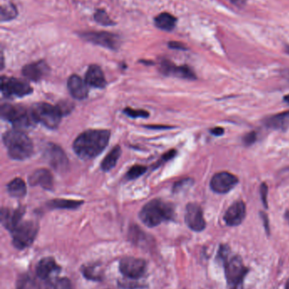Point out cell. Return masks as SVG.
Here are the masks:
<instances>
[{
    "label": "cell",
    "instance_id": "obj_6",
    "mask_svg": "<svg viewBox=\"0 0 289 289\" xmlns=\"http://www.w3.org/2000/svg\"><path fill=\"white\" fill-rule=\"evenodd\" d=\"M35 121L39 122L49 129H56L61 120V113L57 106L41 102L33 105L31 109Z\"/></svg>",
    "mask_w": 289,
    "mask_h": 289
},
{
    "label": "cell",
    "instance_id": "obj_19",
    "mask_svg": "<svg viewBox=\"0 0 289 289\" xmlns=\"http://www.w3.org/2000/svg\"><path fill=\"white\" fill-rule=\"evenodd\" d=\"M67 87L71 95L76 99H85L89 95L88 84L80 76L76 75H73L69 78Z\"/></svg>",
    "mask_w": 289,
    "mask_h": 289
},
{
    "label": "cell",
    "instance_id": "obj_41",
    "mask_svg": "<svg viewBox=\"0 0 289 289\" xmlns=\"http://www.w3.org/2000/svg\"><path fill=\"white\" fill-rule=\"evenodd\" d=\"M260 216L262 218L263 223H264V226H265V230H266L267 233H270V226H269V220H268V216H267L266 214L264 213V212H260Z\"/></svg>",
    "mask_w": 289,
    "mask_h": 289
},
{
    "label": "cell",
    "instance_id": "obj_37",
    "mask_svg": "<svg viewBox=\"0 0 289 289\" xmlns=\"http://www.w3.org/2000/svg\"><path fill=\"white\" fill-rule=\"evenodd\" d=\"M260 197H261L264 207L267 208L268 207V199H267L268 198V187L265 183H263L262 185H260Z\"/></svg>",
    "mask_w": 289,
    "mask_h": 289
},
{
    "label": "cell",
    "instance_id": "obj_43",
    "mask_svg": "<svg viewBox=\"0 0 289 289\" xmlns=\"http://www.w3.org/2000/svg\"><path fill=\"white\" fill-rule=\"evenodd\" d=\"M231 2L233 3V5H236L237 7H243L246 5V1L247 0H230Z\"/></svg>",
    "mask_w": 289,
    "mask_h": 289
},
{
    "label": "cell",
    "instance_id": "obj_8",
    "mask_svg": "<svg viewBox=\"0 0 289 289\" xmlns=\"http://www.w3.org/2000/svg\"><path fill=\"white\" fill-rule=\"evenodd\" d=\"M119 269L124 277L129 279L138 280L147 272V262L140 258L129 256L120 260Z\"/></svg>",
    "mask_w": 289,
    "mask_h": 289
},
{
    "label": "cell",
    "instance_id": "obj_11",
    "mask_svg": "<svg viewBox=\"0 0 289 289\" xmlns=\"http://www.w3.org/2000/svg\"><path fill=\"white\" fill-rule=\"evenodd\" d=\"M1 91L6 97H23L32 93V88L24 80L3 76L1 79Z\"/></svg>",
    "mask_w": 289,
    "mask_h": 289
},
{
    "label": "cell",
    "instance_id": "obj_35",
    "mask_svg": "<svg viewBox=\"0 0 289 289\" xmlns=\"http://www.w3.org/2000/svg\"><path fill=\"white\" fill-rule=\"evenodd\" d=\"M57 107L59 108V111L61 113L62 115H68V113L71 112L73 108V105L71 102H61L57 105Z\"/></svg>",
    "mask_w": 289,
    "mask_h": 289
},
{
    "label": "cell",
    "instance_id": "obj_30",
    "mask_svg": "<svg viewBox=\"0 0 289 289\" xmlns=\"http://www.w3.org/2000/svg\"><path fill=\"white\" fill-rule=\"evenodd\" d=\"M17 15V10L12 4L2 5L1 6V21H7L15 19Z\"/></svg>",
    "mask_w": 289,
    "mask_h": 289
},
{
    "label": "cell",
    "instance_id": "obj_14",
    "mask_svg": "<svg viewBox=\"0 0 289 289\" xmlns=\"http://www.w3.org/2000/svg\"><path fill=\"white\" fill-rule=\"evenodd\" d=\"M160 71L164 76H172L186 80H196V75L188 65H175L169 60H163L160 63Z\"/></svg>",
    "mask_w": 289,
    "mask_h": 289
},
{
    "label": "cell",
    "instance_id": "obj_25",
    "mask_svg": "<svg viewBox=\"0 0 289 289\" xmlns=\"http://www.w3.org/2000/svg\"><path fill=\"white\" fill-rule=\"evenodd\" d=\"M120 154H121V149H120V146H115L110 151V153L106 155L103 162L101 163V168L104 171H106V172L111 171L116 165V163H117L118 160L120 158Z\"/></svg>",
    "mask_w": 289,
    "mask_h": 289
},
{
    "label": "cell",
    "instance_id": "obj_38",
    "mask_svg": "<svg viewBox=\"0 0 289 289\" xmlns=\"http://www.w3.org/2000/svg\"><path fill=\"white\" fill-rule=\"evenodd\" d=\"M119 286L122 288L125 289H137V288H142V286L138 284L137 282H119Z\"/></svg>",
    "mask_w": 289,
    "mask_h": 289
},
{
    "label": "cell",
    "instance_id": "obj_24",
    "mask_svg": "<svg viewBox=\"0 0 289 289\" xmlns=\"http://www.w3.org/2000/svg\"><path fill=\"white\" fill-rule=\"evenodd\" d=\"M7 190L11 196L22 198L27 194V185L23 179L16 177L8 184Z\"/></svg>",
    "mask_w": 289,
    "mask_h": 289
},
{
    "label": "cell",
    "instance_id": "obj_39",
    "mask_svg": "<svg viewBox=\"0 0 289 289\" xmlns=\"http://www.w3.org/2000/svg\"><path fill=\"white\" fill-rule=\"evenodd\" d=\"M176 155H177V151L175 150H171V151H168L164 155H162L161 159L159 161V165H160L162 163H167L168 161L172 160V158H174Z\"/></svg>",
    "mask_w": 289,
    "mask_h": 289
},
{
    "label": "cell",
    "instance_id": "obj_3",
    "mask_svg": "<svg viewBox=\"0 0 289 289\" xmlns=\"http://www.w3.org/2000/svg\"><path fill=\"white\" fill-rule=\"evenodd\" d=\"M3 141L10 158L14 160H25L33 152L31 139L20 129H14L5 132L3 136Z\"/></svg>",
    "mask_w": 289,
    "mask_h": 289
},
{
    "label": "cell",
    "instance_id": "obj_18",
    "mask_svg": "<svg viewBox=\"0 0 289 289\" xmlns=\"http://www.w3.org/2000/svg\"><path fill=\"white\" fill-rule=\"evenodd\" d=\"M61 268L53 257H45L37 263L36 274L40 279L49 280L52 275L60 272Z\"/></svg>",
    "mask_w": 289,
    "mask_h": 289
},
{
    "label": "cell",
    "instance_id": "obj_34",
    "mask_svg": "<svg viewBox=\"0 0 289 289\" xmlns=\"http://www.w3.org/2000/svg\"><path fill=\"white\" fill-rule=\"evenodd\" d=\"M193 184H194V180H192V179H186V180H181V181H179V182L175 184L174 187H173V191L175 193H178L179 191H181L183 189L190 187Z\"/></svg>",
    "mask_w": 289,
    "mask_h": 289
},
{
    "label": "cell",
    "instance_id": "obj_49",
    "mask_svg": "<svg viewBox=\"0 0 289 289\" xmlns=\"http://www.w3.org/2000/svg\"><path fill=\"white\" fill-rule=\"evenodd\" d=\"M288 80H289V72H288Z\"/></svg>",
    "mask_w": 289,
    "mask_h": 289
},
{
    "label": "cell",
    "instance_id": "obj_12",
    "mask_svg": "<svg viewBox=\"0 0 289 289\" xmlns=\"http://www.w3.org/2000/svg\"><path fill=\"white\" fill-rule=\"evenodd\" d=\"M238 183V179L233 173L220 172L214 175L211 180V190L217 194H225L233 190Z\"/></svg>",
    "mask_w": 289,
    "mask_h": 289
},
{
    "label": "cell",
    "instance_id": "obj_20",
    "mask_svg": "<svg viewBox=\"0 0 289 289\" xmlns=\"http://www.w3.org/2000/svg\"><path fill=\"white\" fill-rule=\"evenodd\" d=\"M29 184L32 186H41L45 190H52L54 185L53 175L48 169L40 168L31 174Z\"/></svg>",
    "mask_w": 289,
    "mask_h": 289
},
{
    "label": "cell",
    "instance_id": "obj_22",
    "mask_svg": "<svg viewBox=\"0 0 289 289\" xmlns=\"http://www.w3.org/2000/svg\"><path fill=\"white\" fill-rule=\"evenodd\" d=\"M263 123L269 129L286 130L289 126V111L267 117Z\"/></svg>",
    "mask_w": 289,
    "mask_h": 289
},
{
    "label": "cell",
    "instance_id": "obj_47",
    "mask_svg": "<svg viewBox=\"0 0 289 289\" xmlns=\"http://www.w3.org/2000/svg\"><path fill=\"white\" fill-rule=\"evenodd\" d=\"M286 289H289V282H287V286H286Z\"/></svg>",
    "mask_w": 289,
    "mask_h": 289
},
{
    "label": "cell",
    "instance_id": "obj_4",
    "mask_svg": "<svg viewBox=\"0 0 289 289\" xmlns=\"http://www.w3.org/2000/svg\"><path fill=\"white\" fill-rule=\"evenodd\" d=\"M220 253L221 260L225 265V277L228 284L232 288L235 289L247 273V268H245L243 260L239 256L228 258V249L226 246H221Z\"/></svg>",
    "mask_w": 289,
    "mask_h": 289
},
{
    "label": "cell",
    "instance_id": "obj_5",
    "mask_svg": "<svg viewBox=\"0 0 289 289\" xmlns=\"http://www.w3.org/2000/svg\"><path fill=\"white\" fill-rule=\"evenodd\" d=\"M1 117L2 119L10 122L14 125L15 129H27L32 126L35 121L34 118L32 116L31 111L28 112L25 107L22 106H15V105L3 104L1 106Z\"/></svg>",
    "mask_w": 289,
    "mask_h": 289
},
{
    "label": "cell",
    "instance_id": "obj_17",
    "mask_svg": "<svg viewBox=\"0 0 289 289\" xmlns=\"http://www.w3.org/2000/svg\"><path fill=\"white\" fill-rule=\"evenodd\" d=\"M49 67L45 61H37L35 63H29L23 69V74L25 77L32 81H39L48 75Z\"/></svg>",
    "mask_w": 289,
    "mask_h": 289
},
{
    "label": "cell",
    "instance_id": "obj_45",
    "mask_svg": "<svg viewBox=\"0 0 289 289\" xmlns=\"http://www.w3.org/2000/svg\"><path fill=\"white\" fill-rule=\"evenodd\" d=\"M283 99H284V102H287V103H288L289 104V95L285 96L284 98H283Z\"/></svg>",
    "mask_w": 289,
    "mask_h": 289
},
{
    "label": "cell",
    "instance_id": "obj_46",
    "mask_svg": "<svg viewBox=\"0 0 289 289\" xmlns=\"http://www.w3.org/2000/svg\"><path fill=\"white\" fill-rule=\"evenodd\" d=\"M285 216H286V218L287 219V221H289V212H286V215H285Z\"/></svg>",
    "mask_w": 289,
    "mask_h": 289
},
{
    "label": "cell",
    "instance_id": "obj_26",
    "mask_svg": "<svg viewBox=\"0 0 289 289\" xmlns=\"http://www.w3.org/2000/svg\"><path fill=\"white\" fill-rule=\"evenodd\" d=\"M84 202L74 199H56L50 201L48 207L52 209H76L81 207Z\"/></svg>",
    "mask_w": 289,
    "mask_h": 289
},
{
    "label": "cell",
    "instance_id": "obj_9",
    "mask_svg": "<svg viewBox=\"0 0 289 289\" xmlns=\"http://www.w3.org/2000/svg\"><path fill=\"white\" fill-rule=\"evenodd\" d=\"M45 158L49 165L59 173L67 172L69 167L67 155L63 149L55 144L49 143L45 150Z\"/></svg>",
    "mask_w": 289,
    "mask_h": 289
},
{
    "label": "cell",
    "instance_id": "obj_7",
    "mask_svg": "<svg viewBox=\"0 0 289 289\" xmlns=\"http://www.w3.org/2000/svg\"><path fill=\"white\" fill-rule=\"evenodd\" d=\"M37 232L38 225L37 223L33 221H22L10 232L12 235L13 246L18 250H24L29 247L34 242Z\"/></svg>",
    "mask_w": 289,
    "mask_h": 289
},
{
    "label": "cell",
    "instance_id": "obj_27",
    "mask_svg": "<svg viewBox=\"0 0 289 289\" xmlns=\"http://www.w3.org/2000/svg\"><path fill=\"white\" fill-rule=\"evenodd\" d=\"M45 289H73V287L67 277H54L47 281Z\"/></svg>",
    "mask_w": 289,
    "mask_h": 289
},
{
    "label": "cell",
    "instance_id": "obj_29",
    "mask_svg": "<svg viewBox=\"0 0 289 289\" xmlns=\"http://www.w3.org/2000/svg\"><path fill=\"white\" fill-rule=\"evenodd\" d=\"M81 272H82L84 277H86L87 279L90 280V281L100 282L103 280V275L98 270L97 265L85 266V268H82Z\"/></svg>",
    "mask_w": 289,
    "mask_h": 289
},
{
    "label": "cell",
    "instance_id": "obj_21",
    "mask_svg": "<svg viewBox=\"0 0 289 289\" xmlns=\"http://www.w3.org/2000/svg\"><path fill=\"white\" fill-rule=\"evenodd\" d=\"M85 81L92 87L99 88V89L106 87L107 84L102 69L96 64L89 66L85 76Z\"/></svg>",
    "mask_w": 289,
    "mask_h": 289
},
{
    "label": "cell",
    "instance_id": "obj_28",
    "mask_svg": "<svg viewBox=\"0 0 289 289\" xmlns=\"http://www.w3.org/2000/svg\"><path fill=\"white\" fill-rule=\"evenodd\" d=\"M16 289H41V287L37 280L30 275L25 274L18 280Z\"/></svg>",
    "mask_w": 289,
    "mask_h": 289
},
{
    "label": "cell",
    "instance_id": "obj_33",
    "mask_svg": "<svg viewBox=\"0 0 289 289\" xmlns=\"http://www.w3.org/2000/svg\"><path fill=\"white\" fill-rule=\"evenodd\" d=\"M123 112L126 115L130 117L132 119H137V118H148L150 116V114L145 111V110L141 109H133L131 107H127L123 110Z\"/></svg>",
    "mask_w": 289,
    "mask_h": 289
},
{
    "label": "cell",
    "instance_id": "obj_31",
    "mask_svg": "<svg viewBox=\"0 0 289 289\" xmlns=\"http://www.w3.org/2000/svg\"><path fill=\"white\" fill-rule=\"evenodd\" d=\"M94 19L98 24L103 25V26H113L115 25V22L110 18L108 14L104 10H98L94 14Z\"/></svg>",
    "mask_w": 289,
    "mask_h": 289
},
{
    "label": "cell",
    "instance_id": "obj_36",
    "mask_svg": "<svg viewBox=\"0 0 289 289\" xmlns=\"http://www.w3.org/2000/svg\"><path fill=\"white\" fill-rule=\"evenodd\" d=\"M257 140V134L255 131L250 132L243 136V141L245 146H250Z\"/></svg>",
    "mask_w": 289,
    "mask_h": 289
},
{
    "label": "cell",
    "instance_id": "obj_42",
    "mask_svg": "<svg viewBox=\"0 0 289 289\" xmlns=\"http://www.w3.org/2000/svg\"><path fill=\"white\" fill-rule=\"evenodd\" d=\"M211 133L213 134L214 136H221L224 134V129L221 128V127H216V128L211 129Z\"/></svg>",
    "mask_w": 289,
    "mask_h": 289
},
{
    "label": "cell",
    "instance_id": "obj_16",
    "mask_svg": "<svg viewBox=\"0 0 289 289\" xmlns=\"http://www.w3.org/2000/svg\"><path fill=\"white\" fill-rule=\"evenodd\" d=\"M24 214L25 209L22 207L14 210L3 208L1 211V223L3 226L9 231H12L15 227L18 226L23 221L22 220Z\"/></svg>",
    "mask_w": 289,
    "mask_h": 289
},
{
    "label": "cell",
    "instance_id": "obj_32",
    "mask_svg": "<svg viewBox=\"0 0 289 289\" xmlns=\"http://www.w3.org/2000/svg\"><path fill=\"white\" fill-rule=\"evenodd\" d=\"M146 171H147V168L144 166L134 165L128 170L127 175H126V177L128 180H135V179H137L140 176H142Z\"/></svg>",
    "mask_w": 289,
    "mask_h": 289
},
{
    "label": "cell",
    "instance_id": "obj_23",
    "mask_svg": "<svg viewBox=\"0 0 289 289\" xmlns=\"http://www.w3.org/2000/svg\"><path fill=\"white\" fill-rule=\"evenodd\" d=\"M155 26L159 29L171 32L174 29L177 24V18L170 13H161L157 15L155 19Z\"/></svg>",
    "mask_w": 289,
    "mask_h": 289
},
{
    "label": "cell",
    "instance_id": "obj_2",
    "mask_svg": "<svg viewBox=\"0 0 289 289\" xmlns=\"http://www.w3.org/2000/svg\"><path fill=\"white\" fill-rule=\"evenodd\" d=\"M174 217V207L172 204L155 199L142 207L139 212V218L142 224L149 228H155Z\"/></svg>",
    "mask_w": 289,
    "mask_h": 289
},
{
    "label": "cell",
    "instance_id": "obj_15",
    "mask_svg": "<svg viewBox=\"0 0 289 289\" xmlns=\"http://www.w3.org/2000/svg\"><path fill=\"white\" fill-rule=\"evenodd\" d=\"M246 216V206L243 201L234 202L224 215V221L228 226H238Z\"/></svg>",
    "mask_w": 289,
    "mask_h": 289
},
{
    "label": "cell",
    "instance_id": "obj_13",
    "mask_svg": "<svg viewBox=\"0 0 289 289\" xmlns=\"http://www.w3.org/2000/svg\"><path fill=\"white\" fill-rule=\"evenodd\" d=\"M185 221L189 229L193 231L201 232L205 229V220L200 206L196 203L188 204L185 213Z\"/></svg>",
    "mask_w": 289,
    "mask_h": 289
},
{
    "label": "cell",
    "instance_id": "obj_10",
    "mask_svg": "<svg viewBox=\"0 0 289 289\" xmlns=\"http://www.w3.org/2000/svg\"><path fill=\"white\" fill-rule=\"evenodd\" d=\"M81 37L85 41L99 45L106 49L116 50L120 45V38L118 35L107 32H87L81 33Z\"/></svg>",
    "mask_w": 289,
    "mask_h": 289
},
{
    "label": "cell",
    "instance_id": "obj_40",
    "mask_svg": "<svg viewBox=\"0 0 289 289\" xmlns=\"http://www.w3.org/2000/svg\"><path fill=\"white\" fill-rule=\"evenodd\" d=\"M168 45L171 49H178V50H186L187 49L185 45L181 43V42H178V41H171Z\"/></svg>",
    "mask_w": 289,
    "mask_h": 289
},
{
    "label": "cell",
    "instance_id": "obj_48",
    "mask_svg": "<svg viewBox=\"0 0 289 289\" xmlns=\"http://www.w3.org/2000/svg\"><path fill=\"white\" fill-rule=\"evenodd\" d=\"M286 50H287V54H289V47H287V49H286Z\"/></svg>",
    "mask_w": 289,
    "mask_h": 289
},
{
    "label": "cell",
    "instance_id": "obj_44",
    "mask_svg": "<svg viewBox=\"0 0 289 289\" xmlns=\"http://www.w3.org/2000/svg\"><path fill=\"white\" fill-rule=\"evenodd\" d=\"M149 129H172V127L170 126H163V125H160V126H156V125H153V126H147Z\"/></svg>",
    "mask_w": 289,
    "mask_h": 289
},
{
    "label": "cell",
    "instance_id": "obj_1",
    "mask_svg": "<svg viewBox=\"0 0 289 289\" xmlns=\"http://www.w3.org/2000/svg\"><path fill=\"white\" fill-rule=\"evenodd\" d=\"M110 138L111 132L107 129H89L75 140L74 151L81 159H92L106 148Z\"/></svg>",
    "mask_w": 289,
    "mask_h": 289
}]
</instances>
